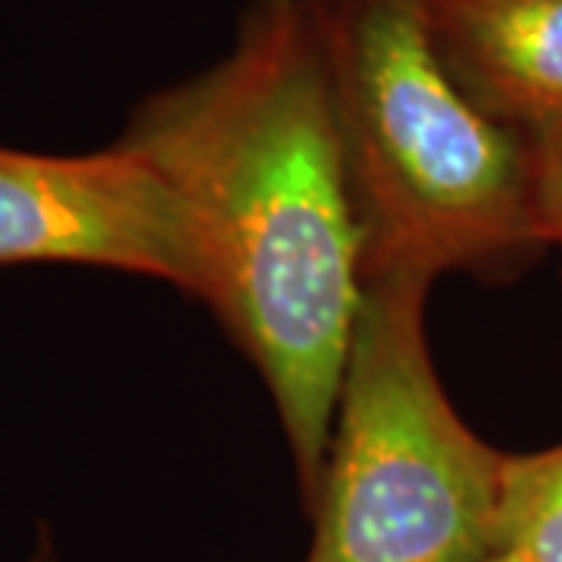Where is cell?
Returning a JSON list of instances; mask_svg holds the SVG:
<instances>
[{
	"mask_svg": "<svg viewBox=\"0 0 562 562\" xmlns=\"http://www.w3.org/2000/svg\"><path fill=\"white\" fill-rule=\"evenodd\" d=\"M120 140L184 206L194 301L260 372L313 513L362 297L360 222L313 3L250 0L220 60L144 98Z\"/></svg>",
	"mask_w": 562,
	"mask_h": 562,
	"instance_id": "1",
	"label": "cell"
},
{
	"mask_svg": "<svg viewBox=\"0 0 562 562\" xmlns=\"http://www.w3.org/2000/svg\"><path fill=\"white\" fill-rule=\"evenodd\" d=\"M362 238V279L501 276L541 250L522 135L438 57L428 0H310Z\"/></svg>",
	"mask_w": 562,
	"mask_h": 562,
	"instance_id": "2",
	"label": "cell"
},
{
	"mask_svg": "<svg viewBox=\"0 0 562 562\" xmlns=\"http://www.w3.org/2000/svg\"><path fill=\"white\" fill-rule=\"evenodd\" d=\"M435 281L362 279L306 562H487L506 457L443 391L425 306Z\"/></svg>",
	"mask_w": 562,
	"mask_h": 562,
	"instance_id": "3",
	"label": "cell"
},
{
	"mask_svg": "<svg viewBox=\"0 0 562 562\" xmlns=\"http://www.w3.org/2000/svg\"><path fill=\"white\" fill-rule=\"evenodd\" d=\"M76 262L172 284L194 297L198 257L181 201L120 138L91 154L0 144V266Z\"/></svg>",
	"mask_w": 562,
	"mask_h": 562,
	"instance_id": "4",
	"label": "cell"
},
{
	"mask_svg": "<svg viewBox=\"0 0 562 562\" xmlns=\"http://www.w3.org/2000/svg\"><path fill=\"white\" fill-rule=\"evenodd\" d=\"M428 29L484 116L516 135L562 122V0H428Z\"/></svg>",
	"mask_w": 562,
	"mask_h": 562,
	"instance_id": "5",
	"label": "cell"
},
{
	"mask_svg": "<svg viewBox=\"0 0 562 562\" xmlns=\"http://www.w3.org/2000/svg\"><path fill=\"white\" fill-rule=\"evenodd\" d=\"M501 553L522 562H562V443L506 457Z\"/></svg>",
	"mask_w": 562,
	"mask_h": 562,
	"instance_id": "6",
	"label": "cell"
},
{
	"mask_svg": "<svg viewBox=\"0 0 562 562\" xmlns=\"http://www.w3.org/2000/svg\"><path fill=\"white\" fill-rule=\"evenodd\" d=\"M531 220L543 247L562 257V122L522 135Z\"/></svg>",
	"mask_w": 562,
	"mask_h": 562,
	"instance_id": "7",
	"label": "cell"
},
{
	"mask_svg": "<svg viewBox=\"0 0 562 562\" xmlns=\"http://www.w3.org/2000/svg\"><path fill=\"white\" fill-rule=\"evenodd\" d=\"M487 562H522L519 557H513V553H497L494 560H487Z\"/></svg>",
	"mask_w": 562,
	"mask_h": 562,
	"instance_id": "8",
	"label": "cell"
}]
</instances>
